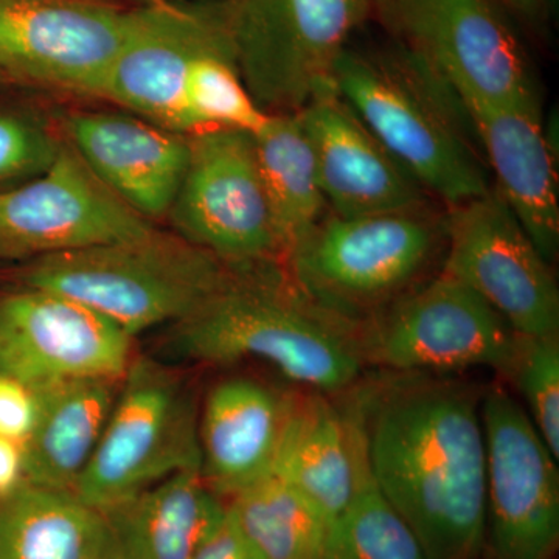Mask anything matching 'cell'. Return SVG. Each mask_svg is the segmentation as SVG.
Masks as SVG:
<instances>
[{
	"mask_svg": "<svg viewBox=\"0 0 559 559\" xmlns=\"http://www.w3.org/2000/svg\"><path fill=\"white\" fill-rule=\"evenodd\" d=\"M189 164L167 218L182 240L229 266L282 263L283 248L250 132L189 134Z\"/></svg>",
	"mask_w": 559,
	"mask_h": 559,
	"instance_id": "30bf717a",
	"label": "cell"
},
{
	"mask_svg": "<svg viewBox=\"0 0 559 559\" xmlns=\"http://www.w3.org/2000/svg\"><path fill=\"white\" fill-rule=\"evenodd\" d=\"M38 414L36 390L0 374V437L24 444Z\"/></svg>",
	"mask_w": 559,
	"mask_h": 559,
	"instance_id": "4dcf8cb0",
	"label": "cell"
},
{
	"mask_svg": "<svg viewBox=\"0 0 559 559\" xmlns=\"http://www.w3.org/2000/svg\"><path fill=\"white\" fill-rule=\"evenodd\" d=\"M58 119L66 140L117 198L151 223L167 218L189 164V135L123 109H79Z\"/></svg>",
	"mask_w": 559,
	"mask_h": 559,
	"instance_id": "ac0fdd59",
	"label": "cell"
},
{
	"mask_svg": "<svg viewBox=\"0 0 559 559\" xmlns=\"http://www.w3.org/2000/svg\"><path fill=\"white\" fill-rule=\"evenodd\" d=\"M374 11L466 109L543 105L527 47L498 0H377Z\"/></svg>",
	"mask_w": 559,
	"mask_h": 559,
	"instance_id": "52a82bcc",
	"label": "cell"
},
{
	"mask_svg": "<svg viewBox=\"0 0 559 559\" xmlns=\"http://www.w3.org/2000/svg\"><path fill=\"white\" fill-rule=\"evenodd\" d=\"M235 60L266 114H297L333 86V69L377 0H223Z\"/></svg>",
	"mask_w": 559,
	"mask_h": 559,
	"instance_id": "8992f818",
	"label": "cell"
},
{
	"mask_svg": "<svg viewBox=\"0 0 559 559\" xmlns=\"http://www.w3.org/2000/svg\"><path fill=\"white\" fill-rule=\"evenodd\" d=\"M518 333L459 280L439 272L353 331L364 369L389 373H509Z\"/></svg>",
	"mask_w": 559,
	"mask_h": 559,
	"instance_id": "9c48e42d",
	"label": "cell"
},
{
	"mask_svg": "<svg viewBox=\"0 0 559 559\" xmlns=\"http://www.w3.org/2000/svg\"><path fill=\"white\" fill-rule=\"evenodd\" d=\"M132 340L80 301L24 288L0 297V374L46 388L73 380L121 381Z\"/></svg>",
	"mask_w": 559,
	"mask_h": 559,
	"instance_id": "2e32d148",
	"label": "cell"
},
{
	"mask_svg": "<svg viewBox=\"0 0 559 559\" xmlns=\"http://www.w3.org/2000/svg\"><path fill=\"white\" fill-rule=\"evenodd\" d=\"M100 443L73 495L108 510L180 473L200 471V409L189 385L153 360L120 382Z\"/></svg>",
	"mask_w": 559,
	"mask_h": 559,
	"instance_id": "ba28073f",
	"label": "cell"
},
{
	"mask_svg": "<svg viewBox=\"0 0 559 559\" xmlns=\"http://www.w3.org/2000/svg\"><path fill=\"white\" fill-rule=\"evenodd\" d=\"M156 229L90 170L68 140L49 170L0 191V259L32 261Z\"/></svg>",
	"mask_w": 559,
	"mask_h": 559,
	"instance_id": "5bb4252c",
	"label": "cell"
},
{
	"mask_svg": "<svg viewBox=\"0 0 559 559\" xmlns=\"http://www.w3.org/2000/svg\"><path fill=\"white\" fill-rule=\"evenodd\" d=\"M283 259L326 212L310 139L299 114H270L252 134Z\"/></svg>",
	"mask_w": 559,
	"mask_h": 559,
	"instance_id": "d4e9b609",
	"label": "cell"
},
{
	"mask_svg": "<svg viewBox=\"0 0 559 559\" xmlns=\"http://www.w3.org/2000/svg\"><path fill=\"white\" fill-rule=\"evenodd\" d=\"M487 444V559H557L559 460L503 381L481 395Z\"/></svg>",
	"mask_w": 559,
	"mask_h": 559,
	"instance_id": "8fae6325",
	"label": "cell"
},
{
	"mask_svg": "<svg viewBox=\"0 0 559 559\" xmlns=\"http://www.w3.org/2000/svg\"><path fill=\"white\" fill-rule=\"evenodd\" d=\"M173 347L215 366L260 360L297 388L330 395L366 373L353 330L301 296L282 263L230 266L223 286L175 323Z\"/></svg>",
	"mask_w": 559,
	"mask_h": 559,
	"instance_id": "7a4b0ae2",
	"label": "cell"
},
{
	"mask_svg": "<svg viewBox=\"0 0 559 559\" xmlns=\"http://www.w3.org/2000/svg\"><path fill=\"white\" fill-rule=\"evenodd\" d=\"M10 84H13V83H11V80L9 79V76H5V75H3L2 72H0V87L10 86Z\"/></svg>",
	"mask_w": 559,
	"mask_h": 559,
	"instance_id": "e575fe53",
	"label": "cell"
},
{
	"mask_svg": "<svg viewBox=\"0 0 559 559\" xmlns=\"http://www.w3.org/2000/svg\"><path fill=\"white\" fill-rule=\"evenodd\" d=\"M191 559H263L250 546L226 509L223 520L202 540Z\"/></svg>",
	"mask_w": 559,
	"mask_h": 559,
	"instance_id": "1f68e13d",
	"label": "cell"
},
{
	"mask_svg": "<svg viewBox=\"0 0 559 559\" xmlns=\"http://www.w3.org/2000/svg\"><path fill=\"white\" fill-rule=\"evenodd\" d=\"M444 249L440 205L360 216L329 210L282 264L301 296L355 331L439 274Z\"/></svg>",
	"mask_w": 559,
	"mask_h": 559,
	"instance_id": "277c9868",
	"label": "cell"
},
{
	"mask_svg": "<svg viewBox=\"0 0 559 559\" xmlns=\"http://www.w3.org/2000/svg\"><path fill=\"white\" fill-rule=\"evenodd\" d=\"M100 511L73 492L24 480L0 495V559H103Z\"/></svg>",
	"mask_w": 559,
	"mask_h": 559,
	"instance_id": "cb8c5ba5",
	"label": "cell"
},
{
	"mask_svg": "<svg viewBox=\"0 0 559 559\" xmlns=\"http://www.w3.org/2000/svg\"><path fill=\"white\" fill-rule=\"evenodd\" d=\"M466 110L492 187L544 259L557 263L558 154L544 128L543 105L474 106Z\"/></svg>",
	"mask_w": 559,
	"mask_h": 559,
	"instance_id": "ffe728a7",
	"label": "cell"
},
{
	"mask_svg": "<svg viewBox=\"0 0 559 559\" xmlns=\"http://www.w3.org/2000/svg\"><path fill=\"white\" fill-rule=\"evenodd\" d=\"M441 272L473 289L518 334H559L554 264L544 259L495 187L447 210Z\"/></svg>",
	"mask_w": 559,
	"mask_h": 559,
	"instance_id": "7c38bea8",
	"label": "cell"
},
{
	"mask_svg": "<svg viewBox=\"0 0 559 559\" xmlns=\"http://www.w3.org/2000/svg\"><path fill=\"white\" fill-rule=\"evenodd\" d=\"M500 381L516 389L530 421L559 460V334H518L509 373Z\"/></svg>",
	"mask_w": 559,
	"mask_h": 559,
	"instance_id": "f1b7e54d",
	"label": "cell"
},
{
	"mask_svg": "<svg viewBox=\"0 0 559 559\" xmlns=\"http://www.w3.org/2000/svg\"><path fill=\"white\" fill-rule=\"evenodd\" d=\"M60 119L32 108L0 106V191L38 178L64 143Z\"/></svg>",
	"mask_w": 559,
	"mask_h": 559,
	"instance_id": "f546056e",
	"label": "cell"
},
{
	"mask_svg": "<svg viewBox=\"0 0 559 559\" xmlns=\"http://www.w3.org/2000/svg\"><path fill=\"white\" fill-rule=\"evenodd\" d=\"M323 559H428L409 524L371 474L326 525Z\"/></svg>",
	"mask_w": 559,
	"mask_h": 559,
	"instance_id": "4316f807",
	"label": "cell"
},
{
	"mask_svg": "<svg viewBox=\"0 0 559 559\" xmlns=\"http://www.w3.org/2000/svg\"><path fill=\"white\" fill-rule=\"evenodd\" d=\"M24 476V450L17 441L0 437V495L20 487Z\"/></svg>",
	"mask_w": 559,
	"mask_h": 559,
	"instance_id": "d6a6232c",
	"label": "cell"
},
{
	"mask_svg": "<svg viewBox=\"0 0 559 559\" xmlns=\"http://www.w3.org/2000/svg\"><path fill=\"white\" fill-rule=\"evenodd\" d=\"M128 14L106 0H0V72L13 84L98 98Z\"/></svg>",
	"mask_w": 559,
	"mask_h": 559,
	"instance_id": "4fadbf2b",
	"label": "cell"
},
{
	"mask_svg": "<svg viewBox=\"0 0 559 559\" xmlns=\"http://www.w3.org/2000/svg\"><path fill=\"white\" fill-rule=\"evenodd\" d=\"M231 520L263 559H323L326 522L300 492L267 474L226 500Z\"/></svg>",
	"mask_w": 559,
	"mask_h": 559,
	"instance_id": "484cf974",
	"label": "cell"
},
{
	"mask_svg": "<svg viewBox=\"0 0 559 559\" xmlns=\"http://www.w3.org/2000/svg\"><path fill=\"white\" fill-rule=\"evenodd\" d=\"M227 36L223 0H162L130 10L98 100L189 135L191 62Z\"/></svg>",
	"mask_w": 559,
	"mask_h": 559,
	"instance_id": "9a60e30c",
	"label": "cell"
},
{
	"mask_svg": "<svg viewBox=\"0 0 559 559\" xmlns=\"http://www.w3.org/2000/svg\"><path fill=\"white\" fill-rule=\"evenodd\" d=\"M514 21L524 22V24L540 27L549 20L551 10H554V0H498Z\"/></svg>",
	"mask_w": 559,
	"mask_h": 559,
	"instance_id": "836d02e7",
	"label": "cell"
},
{
	"mask_svg": "<svg viewBox=\"0 0 559 559\" xmlns=\"http://www.w3.org/2000/svg\"><path fill=\"white\" fill-rule=\"evenodd\" d=\"M271 473L300 492L326 522L344 511L370 476L359 418L344 392L289 390Z\"/></svg>",
	"mask_w": 559,
	"mask_h": 559,
	"instance_id": "d6986e66",
	"label": "cell"
},
{
	"mask_svg": "<svg viewBox=\"0 0 559 559\" xmlns=\"http://www.w3.org/2000/svg\"><path fill=\"white\" fill-rule=\"evenodd\" d=\"M286 407L288 392L252 378H229L210 390L200 411L201 476L219 498L271 474Z\"/></svg>",
	"mask_w": 559,
	"mask_h": 559,
	"instance_id": "44dd1931",
	"label": "cell"
},
{
	"mask_svg": "<svg viewBox=\"0 0 559 559\" xmlns=\"http://www.w3.org/2000/svg\"><path fill=\"white\" fill-rule=\"evenodd\" d=\"M162 2V0H148V3Z\"/></svg>",
	"mask_w": 559,
	"mask_h": 559,
	"instance_id": "d590c367",
	"label": "cell"
},
{
	"mask_svg": "<svg viewBox=\"0 0 559 559\" xmlns=\"http://www.w3.org/2000/svg\"><path fill=\"white\" fill-rule=\"evenodd\" d=\"M226 509L200 471L176 474L100 511L103 559H191Z\"/></svg>",
	"mask_w": 559,
	"mask_h": 559,
	"instance_id": "7402d4cb",
	"label": "cell"
},
{
	"mask_svg": "<svg viewBox=\"0 0 559 559\" xmlns=\"http://www.w3.org/2000/svg\"><path fill=\"white\" fill-rule=\"evenodd\" d=\"M121 381L73 380L35 389L38 414L25 443V480L73 492L106 428Z\"/></svg>",
	"mask_w": 559,
	"mask_h": 559,
	"instance_id": "603a6c76",
	"label": "cell"
},
{
	"mask_svg": "<svg viewBox=\"0 0 559 559\" xmlns=\"http://www.w3.org/2000/svg\"><path fill=\"white\" fill-rule=\"evenodd\" d=\"M484 389L455 374L366 370L344 392L374 484L428 559H487Z\"/></svg>",
	"mask_w": 559,
	"mask_h": 559,
	"instance_id": "6da1fadb",
	"label": "cell"
},
{
	"mask_svg": "<svg viewBox=\"0 0 559 559\" xmlns=\"http://www.w3.org/2000/svg\"><path fill=\"white\" fill-rule=\"evenodd\" d=\"M333 86L444 210L492 189L465 105L399 44L385 53H367L348 46L334 64Z\"/></svg>",
	"mask_w": 559,
	"mask_h": 559,
	"instance_id": "3957f363",
	"label": "cell"
},
{
	"mask_svg": "<svg viewBox=\"0 0 559 559\" xmlns=\"http://www.w3.org/2000/svg\"><path fill=\"white\" fill-rule=\"evenodd\" d=\"M297 114L310 139L330 212L360 216L440 205L374 138L334 86L320 92Z\"/></svg>",
	"mask_w": 559,
	"mask_h": 559,
	"instance_id": "e0dca14e",
	"label": "cell"
},
{
	"mask_svg": "<svg viewBox=\"0 0 559 559\" xmlns=\"http://www.w3.org/2000/svg\"><path fill=\"white\" fill-rule=\"evenodd\" d=\"M190 134L202 130L257 132L270 114L253 100L235 60L230 35L191 62L186 81Z\"/></svg>",
	"mask_w": 559,
	"mask_h": 559,
	"instance_id": "83f0119b",
	"label": "cell"
},
{
	"mask_svg": "<svg viewBox=\"0 0 559 559\" xmlns=\"http://www.w3.org/2000/svg\"><path fill=\"white\" fill-rule=\"evenodd\" d=\"M229 274V264L212 253L156 229L135 240L28 261L22 283L80 301L135 337L189 318Z\"/></svg>",
	"mask_w": 559,
	"mask_h": 559,
	"instance_id": "5b68a950",
	"label": "cell"
}]
</instances>
